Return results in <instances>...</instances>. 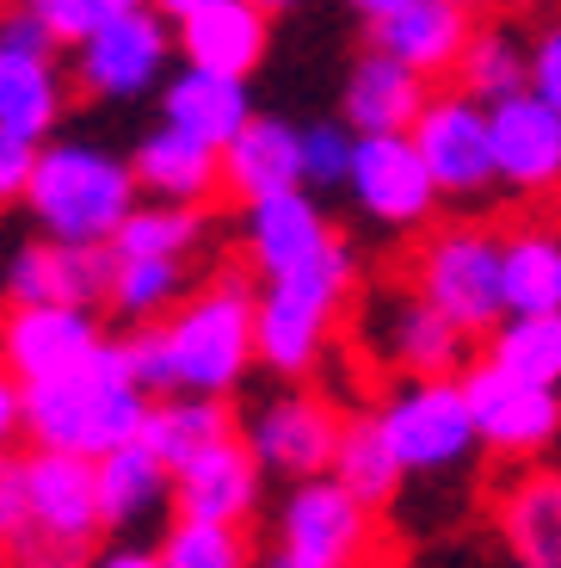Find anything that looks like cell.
<instances>
[{"instance_id":"ac0fdd59","label":"cell","mask_w":561,"mask_h":568,"mask_svg":"<svg viewBox=\"0 0 561 568\" xmlns=\"http://www.w3.org/2000/svg\"><path fill=\"white\" fill-rule=\"evenodd\" d=\"M266 495V469L241 433H223L185 464H173V513L180 519H216V526H247Z\"/></svg>"},{"instance_id":"277c9868","label":"cell","mask_w":561,"mask_h":568,"mask_svg":"<svg viewBox=\"0 0 561 568\" xmlns=\"http://www.w3.org/2000/svg\"><path fill=\"white\" fill-rule=\"evenodd\" d=\"M136 173L124 155L99 149V142H74V136H50L38 142V161H31L26 180V211L43 235L57 242H93L112 247L118 223L136 211Z\"/></svg>"},{"instance_id":"e575fe53","label":"cell","mask_w":561,"mask_h":568,"mask_svg":"<svg viewBox=\"0 0 561 568\" xmlns=\"http://www.w3.org/2000/svg\"><path fill=\"white\" fill-rule=\"evenodd\" d=\"M161 568H253L247 526H216V519H180L173 513L161 538Z\"/></svg>"},{"instance_id":"5b68a950","label":"cell","mask_w":561,"mask_h":568,"mask_svg":"<svg viewBox=\"0 0 561 568\" xmlns=\"http://www.w3.org/2000/svg\"><path fill=\"white\" fill-rule=\"evenodd\" d=\"M19 469H26V538H19L13 562H26V568H86V550H93L99 531H105L93 457L31 445V452L19 457Z\"/></svg>"},{"instance_id":"3957f363","label":"cell","mask_w":561,"mask_h":568,"mask_svg":"<svg viewBox=\"0 0 561 568\" xmlns=\"http://www.w3.org/2000/svg\"><path fill=\"white\" fill-rule=\"evenodd\" d=\"M351 291H358V260H351V247L339 242V235L322 254L303 260V266L266 278L253 291L259 365H266L272 377H284V384L309 377V371L322 365L327 341L339 334V322H346Z\"/></svg>"},{"instance_id":"7402d4cb","label":"cell","mask_w":561,"mask_h":568,"mask_svg":"<svg viewBox=\"0 0 561 568\" xmlns=\"http://www.w3.org/2000/svg\"><path fill=\"white\" fill-rule=\"evenodd\" d=\"M173 31H180V57L192 69L247 81L272 50V7L266 0H216L204 13H185Z\"/></svg>"},{"instance_id":"7dc6e473","label":"cell","mask_w":561,"mask_h":568,"mask_svg":"<svg viewBox=\"0 0 561 568\" xmlns=\"http://www.w3.org/2000/svg\"><path fill=\"white\" fill-rule=\"evenodd\" d=\"M0 568H19V562H13V544H0Z\"/></svg>"},{"instance_id":"ffe728a7","label":"cell","mask_w":561,"mask_h":568,"mask_svg":"<svg viewBox=\"0 0 561 568\" xmlns=\"http://www.w3.org/2000/svg\"><path fill=\"white\" fill-rule=\"evenodd\" d=\"M112 284V247L38 235L7 260V303H86L99 310Z\"/></svg>"},{"instance_id":"8992f818","label":"cell","mask_w":561,"mask_h":568,"mask_svg":"<svg viewBox=\"0 0 561 568\" xmlns=\"http://www.w3.org/2000/svg\"><path fill=\"white\" fill-rule=\"evenodd\" d=\"M407 284L445 315L457 334L481 341L506 315L500 297V235L481 223H445L426 229L414 254H407Z\"/></svg>"},{"instance_id":"c3c4849f","label":"cell","mask_w":561,"mask_h":568,"mask_svg":"<svg viewBox=\"0 0 561 568\" xmlns=\"http://www.w3.org/2000/svg\"><path fill=\"white\" fill-rule=\"evenodd\" d=\"M13 7H19V0H0V19H7V13H13Z\"/></svg>"},{"instance_id":"52a82bcc","label":"cell","mask_w":561,"mask_h":568,"mask_svg":"<svg viewBox=\"0 0 561 568\" xmlns=\"http://www.w3.org/2000/svg\"><path fill=\"white\" fill-rule=\"evenodd\" d=\"M69 57H74L69 74L86 100L124 105L142 100V93H161V81L173 74V57H180V31L155 0H136L99 31H86Z\"/></svg>"},{"instance_id":"6da1fadb","label":"cell","mask_w":561,"mask_h":568,"mask_svg":"<svg viewBox=\"0 0 561 568\" xmlns=\"http://www.w3.org/2000/svg\"><path fill=\"white\" fill-rule=\"evenodd\" d=\"M124 358L149 396H235L247 371L259 365V334H253V291L223 272V278L197 284L161 315L155 327H136L124 341Z\"/></svg>"},{"instance_id":"44dd1931","label":"cell","mask_w":561,"mask_h":568,"mask_svg":"<svg viewBox=\"0 0 561 568\" xmlns=\"http://www.w3.org/2000/svg\"><path fill=\"white\" fill-rule=\"evenodd\" d=\"M334 242L327 211L315 204L309 185H290V192H272V199L247 204V223H241V247H247V266L259 278H278V272L303 266L309 254Z\"/></svg>"},{"instance_id":"b9f144b4","label":"cell","mask_w":561,"mask_h":568,"mask_svg":"<svg viewBox=\"0 0 561 568\" xmlns=\"http://www.w3.org/2000/svg\"><path fill=\"white\" fill-rule=\"evenodd\" d=\"M86 568H161V550H142V544H118V550L93 556Z\"/></svg>"},{"instance_id":"f35d334b","label":"cell","mask_w":561,"mask_h":568,"mask_svg":"<svg viewBox=\"0 0 561 568\" xmlns=\"http://www.w3.org/2000/svg\"><path fill=\"white\" fill-rule=\"evenodd\" d=\"M31 161H38V142H26L19 130H7V124H0V211L26 199Z\"/></svg>"},{"instance_id":"681fc988","label":"cell","mask_w":561,"mask_h":568,"mask_svg":"<svg viewBox=\"0 0 561 568\" xmlns=\"http://www.w3.org/2000/svg\"><path fill=\"white\" fill-rule=\"evenodd\" d=\"M266 7H290V0H266Z\"/></svg>"},{"instance_id":"7bdbcfd3","label":"cell","mask_w":561,"mask_h":568,"mask_svg":"<svg viewBox=\"0 0 561 568\" xmlns=\"http://www.w3.org/2000/svg\"><path fill=\"white\" fill-rule=\"evenodd\" d=\"M519 568H561V531L555 538H531V544H519Z\"/></svg>"},{"instance_id":"30bf717a","label":"cell","mask_w":561,"mask_h":568,"mask_svg":"<svg viewBox=\"0 0 561 568\" xmlns=\"http://www.w3.org/2000/svg\"><path fill=\"white\" fill-rule=\"evenodd\" d=\"M407 136L420 149L438 199L481 204L488 192H500V180H493V142H488V105L469 100L463 87L426 93V105H420V118H414Z\"/></svg>"},{"instance_id":"836d02e7","label":"cell","mask_w":561,"mask_h":568,"mask_svg":"<svg viewBox=\"0 0 561 568\" xmlns=\"http://www.w3.org/2000/svg\"><path fill=\"white\" fill-rule=\"evenodd\" d=\"M450 81L481 105L512 100V93L531 87V57H524V43L512 38V31H481L476 26V38H469V50H463V62H457Z\"/></svg>"},{"instance_id":"f6af8a7d","label":"cell","mask_w":561,"mask_h":568,"mask_svg":"<svg viewBox=\"0 0 561 568\" xmlns=\"http://www.w3.org/2000/svg\"><path fill=\"white\" fill-rule=\"evenodd\" d=\"M346 7H351L358 19H382L389 7H401V0H346Z\"/></svg>"},{"instance_id":"e0dca14e","label":"cell","mask_w":561,"mask_h":568,"mask_svg":"<svg viewBox=\"0 0 561 568\" xmlns=\"http://www.w3.org/2000/svg\"><path fill=\"white\" fill-rule=\"evenodd\" d=\"M493 180L512 199H555L561 192V112L531 87L488 105Z\"/></svg>"},{"instance_id":"83f0119b","label":"cell","mask_w":561,"mask_h":568,"mask_svg":"<svg viewBox=\"0 0 561 568\" xmlns=\"http://www.w3.org/2000/svg\"><path fill=\"white\" fill-rule=\"evenodd\" d=\"M500 297L506 315L561 310V229L519 223L500 235Z\"/></svg>"},{"instance_id":"9c48e42d","label":"cell","mask_w":561,"mask_h":568,"mask_svg":"<svg viewBox=\"0 0 561 568\" xmlns=\"http://www.w3.org/2000/svg\"><path fill=\"white\" fill-rule=\"evenodd\" d=\"M377 420L389 433L407 476H450L476 457V414H469L463 377H401L377 402Z\"/></svg>"},{"instance_id":"d6a6232c","label":"cell","mask_w":561,"mask_h":568,"mask_svg":"<svg viewBox=\"0 0 561 568\" xmlns=\"http://www.w3.org/2000/svg\"><path fill=\"white\" fill-rule=\"evenodd\" d=\"M488 358L512 377L561 389V310L537 315H500V327L488 334Z\"/></svg>"},{"instance_id":"f546056e","label":"cell","mask_w":561,"mask_h":568,"mask_svg":"<svg viewBox=\"0 0 561 568\" xmlns=\"http://www.w3.org/2000/svg\"><path fill=\"white\" fill-rule=\"evenodd\" d=\"M211 242L204 204H167V199H136V211L118 223L112 254L118 260H192Z\"/></svg>"},{"instance_id":"8d00e7d4","label":"cell","mask_w":561,"mask_h":568,"mask_svg":"<svg viewBox=\"0 0 561 568\" xmlns=\"http://www.w3.org/2000/svg\"><path fill=\"white\" fill-rule=\"evenodd\" d=\"M351 142H358V130H351L346 118H339V124H303V185H309V192L346 185Z\"/></svg>"},{"instance_id":"7c38bea8","label":"cell","mask_w":561,"mask_h":568,"mask_svg":"<svg viewBox=\"0 0 561 568\" xmlns=\"http://www.w3.org/2000/svg\"><path fill=\"white\" fill-rule=\"evenodd\" d=\"M365 346L395 377H457L469 358V334H457L407 278L365 303Z\"/></svg>"},{"instance_id":"9a60e30c","label":"cell","mask_w":561,"mask_h":568,"mask_svg":"<svg viewBox=\"0 0 561 568\" xmlns=\"http://www.w3.org/2000/svg\"><path fill=\"white\" fill-rule=\"evenodd\" d=\"M339 420H346V414H339L334 402L284 384L247 414V433H241V439L253 445V457H259L266 476H290V483H303V476H327V469H334Z\"/></svg>"},{"instance_id":"ee69618b","label":"cell","mask_w":561,"mask_h":568,"mask_svg":"<svg viewBox=\"0 0 561 568\" xmlns=\"http://www.w3.org/2000/svg\"><path fill=\"white\" fill-rule=\"evenodd\" d=\"M155 7H161V13L173 19V26H180L185 13H204V7H216V0H155Z\"/></svg>"},{"instance_id":"2e32d148","label":"cell","mask_w":561,"mask_h":568,"mask_svg":"<svg viewBox=\"0 0 561 568\" xmlns=\"http://www.w3.org/2000/svg\"><path fill=\"white\" fill-rule=\"evenodd\" d=\"M105 346V322L86 303H7L0 315V371L19 384H43L86 365Z\"/></svg>"},{"instance_id":"f1b7e54d","label":"cell","mask_w":561,"mask_h":568,"mask_svg":"<svg viewBox=\"0 0 561 568\" xmlns=\"http://www.w3.org/2000/svg\"><path fill=\"white\" fill-rule=\"evenodd\" d=\"M327 476H339L365 507H389V500L401 495L407 469H401V457H395L389 433H382L377 408L339 420V445H334V469H327Z\"/></svg>"},{"instance_id":"5bb4252c","label":"cell","mask_w":561,"mask_h":568,"mask_svg":"<svg viewBox=\"0 0 561 568\" xmlns=\"http://www.w3.org/2000/svg\"><path fill=\"white\" fill-rule=\"evenodd\" d=\"M351 204L370 216L377 229H426L438 211V185L426 173L420 149L407 130H377V136L351 142V168H346Z\"/></svg>"},{"instance_id":"8fae6325","label":"cell","mask_w":561,"mask_h":568,"mask_svg":"<svg viewBox=\"0 0 561 568\" xmlns=\"http://www.w3.org/2000/svg\"><path fill=\"white\" fill-rule=\"evenodd\" d=\"M62 43L38 26L31 13L0 19V124L19 130L26 142H50V130L62 124L74 93V74L57 57Z\"/></svg>"},{"instance_id":"4dcf8cb0","label":"cell","mask_w":561,"mask_h":568,"mask_svg":"<svg viewBox=\"0 0 561 568\" xmlns=\"http://www.w3.org/2000/svg\"><path fill=\"white\" fill-rule=\"evenodd\" d=\"M223 433H235L223 396H185V389H167V396L149 402V420H142L136 439L173 469V464H185L192 452H204L211 439H223Z\"/></svg>"},{"instance_id":"7a4b0ae2","label":"cell","mask_w":561,"mask_h":568,"mask_svg":"<svg viewBox=\"0 0 561 568\" xmlns=\"http://www.w3.org/2000/svg\"><path fill=\"white\" fill-rule=\"evenodd\" d=\"M149 389L124 358V341H105L86 365L26 384V439L74 457H105L112 445L136 439L149 420Z\"/></svg>"},{"instance_id":"74e56055","label":"cell","mask_w":561,"mask_h":568,"mask_svg":"<svg viewBox=\"0 0 561 568\" xmlns=\"http://www.w3.org/2000/svg\"><path fill=\"white\" fill-rule=\"evenodd\" d=\"M524 57H531V93L561 112V13L537 26V38L524 43Z\"/></svg>"},{"instance_id":"603a6c76","label":"cell","mask_w":561,"mask_h":568,"mask_svg":"<svg viewBox=\"0 0 561 568\" xmlns=\"http://www.w3.org/2000/svg\"><path fill=\"white\" fill-rule=\"evenodd\" d=\"M130 173H136L142 199H167V204H211L223 192V149L185 136L173 124H155L136 142L130 155Z\"/></svg>"},{"instance_id":"ab89813d","label":"cell","mask_w":561,"mask_h":568,"mask_svg":"<svg viewBox=\"0 0 561 568\" xmlns=\"http://www.w3.org/2000/svg\"><path fill=\"white\" fill-rule=\"evenodd\" d=\"M19 538H26V469L7 452L0 457V544H19Z\"/></svg>"},{"instance_id":"484cf974","label":"cell","mask_w":561,"mask_h":568,"mask_svg":"<svg viewBox=\"0 0 561 568\" xmlns=\"http://www.w3.org/2000/svg\"><path fill=\"white\" fill-rule=\"evenodd\" d=\"M432 81H420L414 69H401L395 57H382L370 43L365 57L346 69V87H339V118H346L358 136H377V130H414Z\"/></svg>"},{"instance_id":"bcb514c9","label":"cell","mask_w":561,"mask_h":568,"mask_svg":"<svg viewBox=\"0 0 561 568\" xmlns=\"http://www.w3.org/2000/svg\"><path fill=\"white\" fill-rule=\"evenodd\" d=\"M463 13H488V7H500V0H457Z\"/></svg>"},{"instance_id":"d590c367","label":"cell","mask_w":561,"mask_h":568,"mask_svg":"<svg viewBox=\"0 0 561 568\" xmlns=\"http://www.w3.org/2000/svg\"><path fill=\"white\" fill-rule=\"evenodd\" d=\"M124 7H136V0H19V13H31L50 38L62 43V50H74V43L86 38V31H99L105 19H118Z\"/></svg>"},{"instance_id":"60d3db41","label":"cell","mask_w":561,"mask_h":568,"mask_svg":"<svg viewBox=\"0 0 561 568\" xmlns=\"http://www.w3.org/2000/svg\"><path fill=\"white\" fill-rule=\"evenodd\" d=\"M26 439V384L13 371H0V457Z\"/></svg>"},{"instance_id":"d4e9b609","label":"cell","mask_w":561,"mask_h":568,"mask_svg":"<svg viewBox=\"0 0 561 568\" xmlns=\"http://www.w3.org/2000/svg\"><path fill=\"white\" fill-rule=\"evenodd\" d=\"M93 476H99L105 531H142V526H155L161 513H173V469L142 439H124L105 457H93Z\"/></svg>"},{"instance_id":"4316f807","label":"cell","mask_w":561,"mask_h":568,"mask_svg":"<svg viewBox=\"0 0 561 568\" xmlns=\"http://www.w3.org/2000/svg\"><path fill=\"white\" fill-rule=\"evenodd\" d=\"M247 118H253V100H247V81H235V74H211V69H192L185 62L180 74L161 81V124L211 142V149L235 142V130Z\"/></svg>"},{"instance_id":"4fadbf2b","label":"cell","mask_w":561,"mask_h":568,"mask_svg":"<svg viewBox=\"0 0 561 568\" xmlns=\"http://www.w3.org/2000/svg\"><path fill=\"white\" fill-rule=\"evenodd\" d=\"M463 396L469 414H476V439L481 452L500 457H543L549 445L561 439V389L531 384V377H512L493 358L481 365H463Z\"/></svg>"},{"instance_id":"f907efd6","label":"cell","mask_w":561,"mask_h":568,"mask_svg":"<svg viewBox=\"0 0 561 568\" xmlns=\"http://www.w3.org/2000/svg\"><path fill=\"white\" fill-rule=\"evenodd\" d=\"M272 568H278V562H272Z\"/></svg>"},{"instance_id":"ba28073f","label":"cell","mask_w":561,"mask_h":568,"mask_svg":"<svg viewBox=\"0 0 561 568\" xmlns=\"http://www.w3.org/2000/svg\"><path fill=\"white\" fill-rule=\"evenodd\" d=\"M377 507L351 495L339 476H303L284 488L272 538H278V568H365L370 538H377Z\"/></svg>"},{"instance_id":"d6986e66","label":"cell","mask_w":561,"mask_h":568,"mask_svg":"<svg viewBox=\"0 0 561 568\" xmlns=\"http://www.w3.org/2000/svg\"><path fill=\"white\" fill-rule=\"evenodd\" d=\"M469 38H476V13H463L457 0H401L382 19H370V43L420 81H450Z\"/></svg>"},{"instance_id":"1f68e13d","label":"cell","mask_w":561,"mask_h":568,"mask_svg":"<svg viewBox=\"0 0 561 568\" xmlns=\"http://www.w3.org/2000/svg\"><path fill=\"white\" fill-rule=\"evenodd\" d=\"M192 291V260H118L112 254V284H105V310L130 327H155L173 315V303Z\"/></svg>"},{"instance_id":"cb8c5ba5","label":"cell","mask_w":561,"mask_h":568,"mask_svg":"<svg viewBox=\"0 0 561 568\" xmlns=\"http://www.w3.org/2000/svg\"><path fill=\"white\" fill-rule=\"evenodd\" d=\"M290 185H303V124L253 112L235 130V142H223V192L253 204L272 192H290Z\"/></svg>"}]
</instances>
